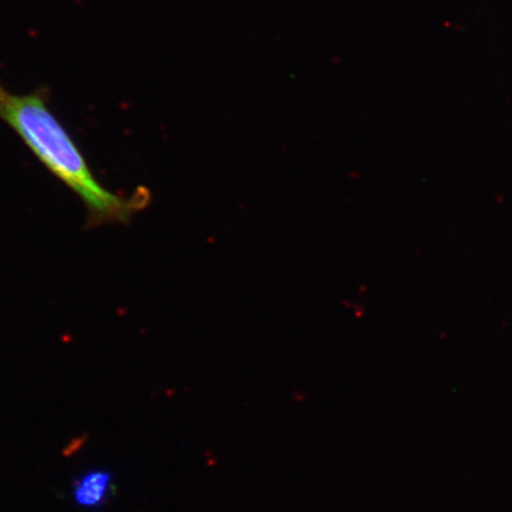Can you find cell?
<instances>
[{
  "mask_svg": "<svg viewBox=\"0 0 512 512\" xmlns=\"http://www.w3.org/2000/svg\"><path fill=\"white\" fill-rule=\"evenodd\" d=\"M0 120L14 131L46 169L78 196L87 211V227L127 224L151 202L149 190L130 196L102 187L70 133L56 117L44 89L19 94L0 81Z\"/></svg>",
  "mask_w": 512,
  "mask_h": 512,
  "instance_id": "obj_1",
  "label": "cell"
},
{
  "mask_svg": "<svg viewBox=\"0 0 512 512\" xmlns=\"http://www.w3.org/2000/svg\"><path fill=\"white\" fill-rule=\"evenodd\" d=\"M115 484L111 472L94 469L74 480L72 498L78 507L95 511L105 507L114 496Z\"/></svg>",
  "mask_w": 512,
  "mask_h": 512,
  "instance_id": "obj_2",
  "label": "cell"
}]
</instances>
